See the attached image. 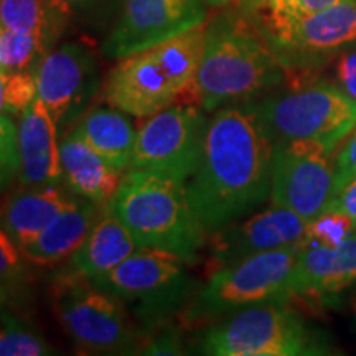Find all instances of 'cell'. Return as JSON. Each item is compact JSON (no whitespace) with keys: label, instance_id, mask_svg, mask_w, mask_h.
Returning <instances> with one entry per match:
<instances>
[{"label":"cell","instance_id":"cell-5","mask_svg":"<svg viewBox=\"0 0 356 356\" xmlns=\"http://www.w3.org/2000/svg\"><path fill=\"white\" fill-rule=\"evenodd\" d=\"M200 350L213 356H318L327 338L312 330L286 302H262L229 314L204 333Z\"/></svg>","mask_w":356,"mask_h":356},{"label":"cell","instance_id":"cell-24","mask_svg":"<svg viewBox=\"0 0 356 356\" xmlns=\"http://www.w3.org/2000/svg\"><path fill=\"white\" fill-rule=\"evenodd\" d=\"M56 20L47 0H0V25L3 29L53 37Z\"/></svg>","mask_w":356,"mask_h":356},{"label":"cell","instance_id":"cell-1","mask_svg":"<svg viewBox=\"0 0 356 356\" xmlns=\"http://www.w3.org/2000/svg\"><path fill=\"white\" fill-rule=\"evenodd\" d=\"M274 149L252 102L222 106L208 119L202 157L186 181L190 204L207 234L269 198Z\"/></svg>","mask_w":356,"mask_h":356},{"label":"cell","instance_id":"cell-21","mask_svg":"<svg viewBox=\"0 0 356 356\" xmlns=\"http://www.w3.org/2000/svg\"><path fill=\"white\" fill-rule=\"evenodd\" d=\"M73 197L61 190L60 185L26 186V190L12 195L7 202L3 228L20 249L25 248L50 225L58 213L68 207Z\"/></svg>","mask_w":356,"mask_h":356},{"label":"cell","instance_id":"cell-30","mask_svg":"<svg viewBox=\"0 0 356 356\" xmlns=\"http://www.w3.org/2000/svg\"><path fill=\"white\" fill-rule=\"evenodd\" d=\"M335 191L356 180V127L345 137L343 145L333 159Z\"/></svg>","mask_w":356,"mask_h":356},{"label":"cell","instance_id":"cell-29","mask_svg":"<svg viewBox=\"0 0 356 356\" xmlns=\"http://www.w3.org/2000/svg\"><path fill=\"white\" fill-rule=\"evenodd\" d=\"M26 257L6 228L0 226V284L3 287L24 277Z\"/></svg>","mask_w":356,"mask_h":356},{"label":"cell","instance_id":"cell-3","mask_svg":"<svg viewBox=\"0 0 356 356\" xmlns=\"http://www.w3.org/2000/svg\"><path fill=\"white\" fill-rule=\"evenodd\" d=\"M139 248L159 249L193 262L207 231L191 208L186 184L159 172L127 170L111 198Z\"/></svg>","mask_w":356,"mask_h":356},{"label":"cell","instance_id":"cell-33","mask_svg":"<svg viewBox=\"0 0 356 356\" xmlns=\"http://www.w3.org/2000/svg\"><path fill=\"white\" fill-rule=\"evenodd\" d=\"M327 210L341 211L356 220V180L333 193Z\"/></svg>","mask_w":356,"mask_h":356},{"label":"cell","instance_id":"cell-13","mask_svg":"<svg viewBox=\"0 0 356 356\" xmlns=\"http://www.w3.org/2000/svg\"><path fill=\"white\" fill-rule=\"evenodd\" d=\"M204 20L202 0H126L102 53L109 60H121L188 32Z\"/></svg>","mask_w":356,"mask_h":356},{"label":"cell","instance_id":"cell-27","mask_svg":"<svg viewBox=\"0 0 356 356\" xmlns=\"http://www.w3.org/2000/svg\"><path fill=\"white\" fill-rule=\"evenodd\" d=\"M343 0H284L280 6L273 10H267L259 15H254L259 20V29L264 33L274 32L280 26L291 24V22L310 15V13L325 10V8L337 6Z\"/></svg>","mask_w":356,"mask_h":356},{"label":"cell","instance_id":"cell-36","mask_svg":"<svg viewBox=\"0 0 356 356\" xmlns=\"http://www.w3.org/2000/svg\"><path fill=\"white\" fill-rule=\"evenodd\" d=\"M10 118L8 111V73L0 70V118Z\"/></svg>","mask_w":356,"mask_h":356},{"label":"cell","instance_id":"cell-19","mask_svg":"<svg viewBox=\"0 0 356 356\" xmlns=\"http://www.w3.org/2000/svg\"><path fill=\"white\" fill-rule=\"evenodd\" d=\"M97 218L96 203L74 195L70 204L50 221L32 243L22 248L26 261L37 266H55L81 248Z\"/></svg>","mask_w":356,"mask_h":356},{"label":"cell","instance_id":"cell-14","mask_svg":"<svg viewBox=\"0 0 356 356\" xmlns=\"http://www.w3.org/2000/svg\"><path fill=\"white\" fill-rule=\"evenodd\" d=\"M309 221L286 208L273 204L248 220L229 222L210 236L213 270L246 257L293 246L305 238Z\"/></svg>","mask_w":356,"mask_h":356},{"label":"cell","instance_id":"cell-35","mask_svg":"<svg viewBox=\"0 0 356 356\" xmlns=\"http://www.w3.org/2000/svg\"><path fill=\"white\" fill-rule=\"evenodd\" d=\"M282 2L284 0H241V7L249 15H259V13L273 10Z\"/></svg>","mask_w":356,"mask_h":356},{"label":"cell","instance_id":"cell-23","mask_svg":"<svg viewBox=\"0 0 356 356\" xmlns=\"http://www.w3.org/2000/svg\"><path fill=\"white\" fill-rule=\"evenodd\" d=\"M51 35L13 32L0 25V70L7 73L33 71L48 51Z\"/></svg>","mask_w":356,"mask_h":356},{"label":"cell","instance_id":"cell-22","mask_svg":"<svg viewBox=\"0 0 356 356\" xmlns=\"http://www.w3.org/2000/svg\"><path fill=\"white\" fill-rule=\"evenodd\" d=\"M74 131L114 168L127 172L137 136L129 114L113 106L91 109L81 115Z\"/></svg>","mask_w":356,"mask_h":356},{"label":"cell","instance_id":"cell-17","mask_svg":"<svg viewBox=\"0 0 356 356\" xmlns=\"http://www.w3.org/2000/svg\"><path fill=\"white\" fill-rule=\"evenodd\" d=\"M356 286V233L340 246L300 243L293 264L292 297L327 299Z\"/></svg>","mask_w":356,"mask_h":356},{"label":"cell","instance_id":"cell-38","mask_svg":"<svg viewBox=\"0 0 356 356\" xmlns=\"http://www.w3.org/2000/svg\"><path fill=\"white\" fill-rule=\"evenodd\" d=\"M204 2L211 3V6H222V3H226L228 0H204Z\"/></svg>","mask_w":356,"mask_h":356},{"label":"cell","instance_id":"cell-2","mask_svg":"<svg viewBox=\"0 0 356 356\" xmlns=\"http://www.w3.org/2000/svg\"><path fill=\"white\" fill-rule=\"evenodd\" d=\"M284 61L246 17L221 15L207 25L191 96L204 113L248 102L284 79Z\"/></svg>","mask_w":356,"mask_h":356},{"label":"cell","instance_id":"cell-11","mask_svg":"<svg viewBox=\"0 0 356 356\" xmlns=\"http://www.w3.org/2000/svg\"><path fill=\"white\" fill-rule=\"evenodd\" d=\"M333 150L317 140L275 142L270 202L312 221L327 210L335 193Z\"/></svg>","mask_w":356,"mask_h":356},{"label":"cell","instance_id":"cell-26","mask_svg":"<svg viewBox=\"0 0 356 356\" xmlns=\"http://www.w3.org/2000/svg\"><path fill=\"white\" fill-rule=\"evenodd\" d=\"M355 233L356 220L341 211L325 210L317 218L309 221L305 238L302 239V243L337 248Z\"/></svg>","mask_w":356,"mask_h":356},{"label":"cell","instance_id":"cell-34","mask_svg":"<svg viewBox=\"0 0 356 356\" xmlns=\"http://www.w3.org/2000/svg\"><path fill=\"white\" fill-rule=\"evenodd\" d=\"M106 2V0H47L48 7L58 20L68 19L74 13L86 12L88 8L97 6V3Z\"/></svg>","mask_w":356,"mask_h":356},{"label":"cell","instance_id":"cell-37","mask_svg":"<svg viewBox=\"0 0 356 356\" xmlns=\"http://www.w3.org/2000/svg\"><path fill=\"white\" fill-rule=\"evenodd\" d=\"M350 309L356 315V286H353V292L350 293Z\"/></svg>","mask_w":356,"mask_h":356},{"label":"cell","instance_id":"cell-7","mask_svg":"<svg viewBox=\"0 0 356 356\" xmlns=\"http://www.w3.org/2000/svg\"><path fill=\"white\" fill-rule=\"evenodd\" d=\"M252 104L275 142L309 139L335 150L356 127V101L332 83H312Z\"/></svg>","mask_w":356,"mask_h":356},{"label":"cell","instance_id":"cell-31","mask_svg":"<svg viewBox=\"0 0 356 356\" xmlns=\"http://www.w3.org/2000/svg\"><path fill=\"white\" fill-rule=\"evenodd\" d=\"M337 83L351 99L356 101V47L351 44L343 51L335 70Z\"/></svg>","mask_w":356,"mask_h":356},{"label":"cell","instance_id":"cell-8","mask_svg":"<svg viewBox=\"0 0 356 356\" xmlns=\"http://www.w3.org/2000/svg\"><path fill=\"white\" fill-rule=\"evenodd\" d=\"M66 333L95 353H131L136 343L122 302L79 274L61 275L53 291Z\"/></svg>","mask_w":356,"mask_h":356},{"label":"cell","instance_id":"cell-6","mask_svg":"<svg viewBox=\"0 0 356 356\" xmlns=\"http://www.w3.org/2000/svg\"><path fill=\"white\" fill-rule=\"evenodd\" d=\"M300 243L262 252L213 270L186 309L188 322L229 315L262 302H287Z\"/></svg>","mask_w":356,"mask_h":356},{"label":"cell","instance_id":"cell-12","mask_svg":"<svg viewBox=\"0 0 356 356\" xmlns=\"http://www.w3.org/2000/svg\"><path fill=\"white\" fill-rule=\"evenodd\" d=\"M37 96L58 131L78 122L99 88L96 56L81 43H65L44 53L33 70Z\"/></svg>","mask_w":356,"mask_h":356},{"label":"cell","instance_id":"cell-18","mask_svg":"<svg viewBox=\"0 0 356 356\" xmlns=\"http://www.w3.org/2000/svg\"><path fill=\"white\" fill-rule=\"evenodd\" d=\"M60 160L63 181L71 193L97 207L109 204L124 173L101 157L74 129L60 142Z\"/></svg>","mask_w":356,"mask_h":356},{"label":"cell","instance_id":"cell-4","mask_svg":"<svg viewBox=\"0 0 356 356\" xmlns=\"http://www.w3.org/2000/svg\"><path fill=\"white\" fill-rule=\"evenodd\" d=\"M207 24L121 58L109 73L106 102L134 118H149L193 89Z\"/></svg>","mask_w":356,"mask_h":356},{"label":"cell","instance_id":"cell-9","mask_svg":"<svg viewBox=\"0 0 356 356\" xmlns=\"http://www.w3.org/2000/svg\"><path fill=\"white\" fill-rule=\"evenodd\" d=\"M207 115L195 104H172L137 131L127 170L159 172L186 184L202 157Z\"/></svg>","mask_w":356,"mask_h":356},{"label":"cell","instance_id":"cell-28","mask_svg":"<svg viewBox=\"0 0 356 356\" xmlns=\"http://www.w3.org/2000/svg\"><path fill=\"white\" fill-rule=\"evenodd\" d=\"M19 147L17 126L12 118H0V188L7 186L12 178L19 177Z\"/></svg>","mask_w":356,"mask_h":356},{"label":"cell","instance_id":"cell-15","mask_svg":"<svg viewBox=\"0 0 356 356\" xmlns=\"http://www.w3.org/2000/svg\"><path fill=\"white\" fill-rule=\"evenodd\" d=\"M280 60H315L356 43V0H343L325 10L310 13L264 33Z\"/></svg>","mask_w":356,"mask_h":356},{"label":"cell","instance_id":"cell-25","mask_svg":"<svg viewBox=\"0 0 356 356\" xmlns=\"http://www.w3.org/2000/svg\"><path fill=\"white\" fill-rule=\"evenodd\" d=\"M50 346L29 325L0 312V356H43Z\"/></svg>","mask_w":356,"mask_h":356},{"label":"cell","instance_id":"cell-39","mask_svg":"<svg viewBox=\"0 0 356 356\" xmlns=\"http://www.w3.org/2000/svg\"><path fill=\"white\" fill-rule=\"evenodd\" d=\"M3 293H6V292H3V286H2V284H0V309H2V302H3Z\"/></svg>","mask_w":356,"mask_h":356},{"label":"cell","instance_id":"cell-10","mask_svg":"<svg viewBox=\"0 0 356 356\" xmlns=\"http://www.w3.org/2000/svg\"><path fill=\"white\" fill-rule=\"evenodd\" d=\"M185 264L181 257L170 252L139 248L115 269L91 282L121 302L136 305L144 317L159 318L188 297L191 280Z\"/></svg>","mask_w":356,"mask_h":356},{"label":"cell","instance_id":"cell-16","mask_svg":"<svg viewBox=\"0 0 356 356\" xmlns=\"http://www.w3.org/2000/svg\"><path fill=\"white\" fill-rule=\"evenodd\" d=\"M58 126L37 96L19 118V178L25 186L60 185L63 181Z\"/></svg>","mask_w":356,"mask_h":356},{"label":"cell","instance_id":"cell-20","mask_svg":"<svg viewBox=\"0 0 356 356\" xmlns=\"http://www.w3.org/2000/svg\"><path fill=\"white\" fill-rule=\"evenodd\" d=\"M139 249L131 231L108 207L99 215L81 248L71 256L73 273L96 279L111 273Z\"/></svg>","mask_w":356,"mask_h":356},{"label":"cell","instance_id":"cell-32","mask_svg":"<svg viewBox=\"0 0 356 356\" xmlns=\"http://www.w3.org/2000/svg\"><path fill=\"white\" fill-rule=\"evenodd\" d=\"M144 355H180L181 353V338L180 333L172 330H163L157 337L152 338L145 350L142 351Z\"/></svg>","mask_w":356,"mask_h":356}]
</instances>
